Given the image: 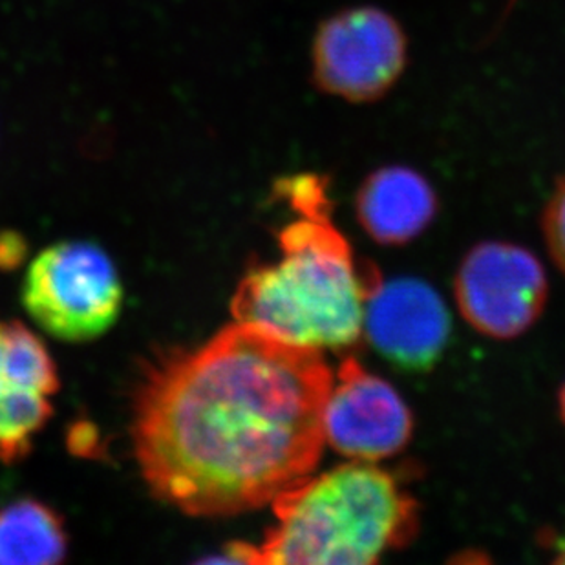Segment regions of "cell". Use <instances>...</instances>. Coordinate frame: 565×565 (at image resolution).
I'll list each match as a JSON object with an SVG mask.
<instances>
[{
  "label": "cell",
  "mask_w": 565,
  "mask_h": 565,
  "mask_svg": "<svg viewBox=\"0 0 565 565\" xmlns=\"http://www.w3.org/2000/svg\"><path fill=\"white\" fill-rule=\"evenodd\" d=\"M547 547L553 551V562L555 564H565V534L553 536Z\"/></svg>",
  "instance_id": "13"
},
{
  "label": "cell",
  "mask_w": 565,
  "mask_h": 565,
  "mask_svg": "<svg viewBox=\"0 0 565 565\" xmlns=\"http://www.w3.org/2000/svg\"><path fill=\"white\" fill-rule=\"evenodd\" d=\"M311 60L315 85L324 94L374 103L405 72L408 43L395 17L374 6H359L320 24Z\"/></svg>",
  "instance_id": "5"
},
{
  "label": "cell",
  "mask_w": 565,
  "mask_h": 565,
  "mask_svg": "<svg viewBox=\"0 0 565 565\" xmlns=\"http://www.w3.org/2000/svg\"><path fill=\"white\" fill-rule=\"evenodd\" d=\"M550 282L539 256L511 242L472 247L454 278L459 313L481 335L511 341L544 313Z\"/></svg>",
  "instance_id": "6"
},
{
  "label": "cell",
  "mask_w": 565,
  "mask_h": 565,
  "mask_svg": "<svg viewBox=\"0 0 565 565\" xmlns=\"http://www.w3.org/2000/svg\"><path fill=\"white\" fill-rule=\"evenodd\" d=\"M22 302L55 339L90 341L118 320L124 286L102 247L90 242H60L32 262L22 284Z\"/></svg>",
  "instance_id": "4"
},
{
  "label": "cell",
  "mask_w": 565,
  "mask_h": 565,
  "mask_svg": "<svg viewBox=\"0 0 565 565\" xmlns=\"http://www.w3.org/2000/svg\"><path fill=\"white\" fill-rule=\"evenodd\" d=\"M450 313L441 295L419 278H379L364 306L363 335L390 363L428 370L450 339Z\"/></svg>",
  "instance_id": "8"
},
{
  "label": "cell",
  "mask_w": 565,
  "mask_h": 565,
  "mask_svg": "<svg viewBox=\"0 0 565 565\" xmlns=\"http://www.w3.org/2000/svg\"><path fill=\"white\" fill-rule=\"evenodd\" d=\"M558 405H561V416L565 423V383L561 388V395H558Z\"/></svg>",
  "instance_id": "14"
},
{
  "label": "cell",
  "mask_w": 565,
  "mask_h": 565,
  "mask_svg": "<svg viewBox=\"0 0 565 565\" xmlns=\"http://www.w3.org/2000/svg\"><path fill=\"white\" fill-rule=\"evenodd\" d=\"M438 194L416 169L390 166L372 172L355 198L364 233L381 246H405L438 214Z\"/></svg>",
  "instance_id": "10"
},
{
  "label": "cell",
  "mask_w": 565,
  "mask_h": 565,
  "mask_svg": "<svg viewBox=\"0 0 565 565\" xmlns=\"http://www.w3.org/2000/svg\"><path fill=\"white\" fill-rule=\"evenodd\" d=\"M60 390L54 359L21 322L0 320V461L26 458Z\"/></svg>",
  "instance_id": "9"
},
{
  "label": "cell",
  "mask_w": 565,
  "mask_h": 565,
  "mask_svg": "<svg viewBox=\"0 0 565 565\" xmlns=\"http://www.w3.org/2000/svg\"><path fill=\"white\" fill-rule=\"evenodd\" d=\"M299 214L278 233L280 260L247 273L231 310L236 322L295 347L350 350L363 337L364 306L381 275L359 266L330 211Z\"/></svg>",
  "instance_id": "2"
},
{
  "label": "cell",
  "mask_w": 565,
  "mask_h": 565,
  "mask_svg": "<svg viewBox=\"0 0 565 565\" xmlns=\"http://www.w3.org/2000/svg\"><path fill=\"white\" fill-rule=\"evenodd\" d=\"M66 551L63 520L52 507L22 498L0 509V565L57 564Z\"/></svg>",
  "instance_id": "11"
},
{
  "label": "cell",
  "mask_w": 565,
  "mask_h": 565,
  "mask_svg": "<svg viewBox=\"0 0 565 565\" xmlns=\"http://www.w3.org/2000/svg\"><path fill=\"white\" fill-rule=\"evenodd\" d=\"M542 233L551 258L565 275V174L558 178L555 191L542 214Z\"/></svg>",
  "instance_id": "12"
},
{
  "label": "cell",
  "mask_w": 565,
  "mask_h": 565,
  "mask_svg": "<svg viewBox=\"0 0 565 565\" xmlns=\"http://www.w3.org/2000/svg\"><path fill=\"white\" fill-rule=\"evenodd\" d=\"M271 505L278 522L256 545V564H377L419 529L416 500L397 478L355 459L310 476Z\"/></svg>",
  "instance_id": "3"
},
{
  "label": "cell",
  "mask_w": 565,
  "mask_h": 565,
  "mask_svg": "<svg viewBox=\"0 0 565 565\" xmlns=\"http://www.w3.org/2000/svg\"><path fill=\"white\" fill-rule=\"evenodd\" d=\"M331 383L322 352L244 322L167 353L134 401V454L147 486L191 516L275 502L319 463Z\"/></svg>",
  "instance_id": "1"
},
{
  "label": "cell",
  "mask_w": 565,
  "mask_h": 565,
  "mask_svg": "<svg viewBox=\"0 0 565 565\" xmlns=\"http://www.w3.org/2000/svg\"><path fill=\"white\" fill-rule=\"evenodd\" d=\"M412 433L414 416L399 392L358 359H347L326 401V443L347 458L377 463L399 454Z\"/></svg>",
  "instance_id": "7"
}]
</instances>
